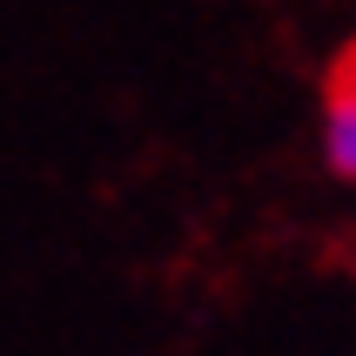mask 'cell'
Wrapping results in <instances>:
<instances>
[{"mask_svg": "<svg viewBox=\"0 0 356 356\" xmlns=\"http://www.w3.org/2000/svg\"><path fill=\"white\" fill-rule=\"evenodd\" d=\"M323 161L343 181H356V60H343L337 88H330V108H323Z\"/></svg>", "mask_w": 356, "mask_h": 356, "instance_id": "1", "label": "cell"}]
</instances>
